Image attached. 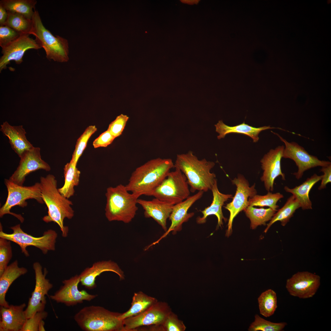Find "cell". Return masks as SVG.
<instances>
[{
    "label": "cell",
    "instance_id": "cell-27",
    "mask_svg": "<svg viewBox=\"0 0 331 331\" xmlns=\"http://www.w3.org/2000/svg\"><path fill=\"white\" fill-rule=\"evenodd\" d=\"M322 175L315 173L307 178L301 184L293 188L285 186L284 190L291 193L299 202L300 207L303 210L312 209V203L309 197V192L313 186L321 180Z\"/></svg>",
    "mask_w": 331,
    "mask_h": 331
},
{
    "label": "cell",
    "instance_id": "cell-31",
    "mask_svg": "<svg viewBox=\"0 0 331 331\" xmlns=\"http://www.w3.org/2000/svg\"><path fill=\"white\" fill-rule=\"evenodd\" d=\"M37 3L35 0H1L0 5L7 11L15 12L32 19Z\"/></svg>",
    "mask_w": 331,
    "mask_h": 331
},
{
    "label": "cell",
    "instance_id": "cell-17",
    "mask_svg": "<svg viewBox=\"0 0 331 331\" xmlns=\"http://www.w3.org/2000/svg\"><path fill=\"white\" fill-rule=\"evenodd\" d=\"M284 148V146L282 145L271 149L261 160L263 171L261 180L264 182L265 189L268 192L273 191L274 181L277 177L281 176L282 180H286L281 164Z\"/></svg>",
    "mask_w": 331,
    "mask_h": 331
},
{
    "label": "cell",
    "instance_id": "cell-37",
    "mask_svg": "<svg viewBox=\"0 0 331 331\" xmlns=\"http://www.w3.org/2000/svg\"><path fill=\"white\" fill-rule=\"evenodd\" d=\"M254 321L249 326V331H280L283 330L287 324L285 322L274 323L267 321L256 314Z\"/></svg>",
    "mask_w": 331,
    "mask_h": 331
},
{
    "label": "cell",
    "instance_id": "cell-20",
    "mask_svg": "<svg viewBox=\"0 0 331 331\" xmlns=\"http://www.w3.org/2000/svg\"><path fill=\"white\" fill-rule=\"evenodd\" d=\"M111 272L116 274L120 280H124V272L117 263L111 260L102 261L94 263L92 265L86 268L79 275L81 284L88 289L95 288L96 278L102 273Z\"/></svg>",
    "mask_w": 331,
    "mask_h": 331
},
{
    "label": "cell",
    "instance_id": "cell-16",
    "mask_svg": "<svg viewBox=\"0 0 331 331\" xmlns=\"http://www.w3.org/2000/svg\"><path fill=\"white\" fill-rule=\"evenodd\" d=\"M320 285V277L308 272H298L287 280L286 287L290 294L300 299L312 297Z\"/></svg>",
    "mask_w": 331,
    "mask_h": 331
},
{
    "label": "cell",
    "instance_id": "cell-35",
    "mask_svg": "<svg viewBox=\"0 0 331 331\" xmlns=\"http://www.w3.org/2000/svg\"><path fill=\"white\" fill-rule=\"evenodd\" d=\"M283 197V195L280 192L273 193L269 192L264 195L256 194L249 198L248 205L253 207H268L276 211L279 207L277 204V203Z\"/></svg>",
    "mask_w": 331,
    "mask_h": 331
},
{
    "label": "cell",
    "instance_id": "cell-24",
    "mask_svg": "<svg viewBox=\"0 0 331 331\" xmlns=\"http://www.w3.org/2000/svg\"><path fill=\"white\" fill-rule=\"evenodd\" d=\"M213 195L212 203L209 206L206 207L201 211L203 216L198 217L196 222L199 224L205 223L207 217L211 215H215L217 217L218 223L217 227H222L223 225V220L226 221V219L224 216L222 210V207L224 203L229 199L233 198L232 195L223 194L219 192L217 186L216 179L211 190Z\"/></svg>",
    "mask_w": 331,
    "mask_h": 331
},
{
    "label": "cell",
    "instance_id": "cell-34",
    "mask_svg": "<svg viewBox=\"0 0 331 331\" xmlns=\"http://www.w3.org/2000/svg\"><path fill=\"white\" fill-rule=\"evenodd\" d=\"M260 314L266 317H269L274 313L277 307L276 292L269 289L262 293L258 299Z\"/></svg>",
    "mask_w": 331,
    "mask_h": 331
},
{
    "label": "cell",
    "instance_id": "cell-41",
    "mask_svg": "<svg viewBox=\"0 0 331 331\" xmlns=\"http://www.w3.org/2000/svg\"><path fill=\"white\" fill-rule=\"evenodd\" d=\"M129 117L121 114L109 124L107 130L115 138L120 136L122 133Z\"/></svg>",
    "mask_w": 331,
    "mask_h": 331
},
{
    "label": "cell",
    "instance_id": "cell-47",
    "mask_svg": "<svg viewBox=\"0 0 331 331\" xmlns=\"http://www.w3.org/2000/svg\"><path fill=\"white\" fill-rule=\"evenodd\" d=\"M181 1L184 3L191 4L196 3L198 2V0H182Z\"/></svg>",
    "mask_w": 331,
    "mask_h": 331
},
{
    "label": "cell",
    "instance_id": "cell-18",
    "mask_svg": "<svg viewBox=\"0 0 331 331\" xmlns=\"http://www.w3.org/2000/svg\"><path fill=\"white\" fill-rule=\"evenodd\" d=\"M29 35H21L15 40L2 48V55L0 59V72L6 68L7 65L11 61H14L18 64L21 63L24 54L28 50H37L41 48L36 40L30 38Z\"/></svg>",
    "mask_w": 331,
    "mask_h": 331
},
{
    "label": "cell",
    "instance_id": "cell-28",
    "mask_svg": "<svg viewBox=\"0 0 331 331\" xmlns=\"http://www.w3.org/2000/svg\"><path fill=\"white\" fill-rule=\"evenodd\" d=\"M158 301L156 298L149 296L143 291L135 292L132 297L130 308L127 311L121 313L119 318L123 320L127 318L138 315Z\"/></svg>",
    "mask_w": 331,
    "mask_h": 331
},
{
    "label": "cell",
    "instance_id": "cell-36",
    "mask_svg": "<svg viewBox=\"0 0 331 331\" xmlns=\"http://www.w3.org/2000/svg\"><path fill=\"white\" fill-rule=\"evenodd\" d=\"M97 130L95 126H89L86 128L77 139L75 148L70 160L76 165H77L79 158L86 148L89 139Z\"/></svg>",
    "mask_w": 331,
    "mask_h": 331
},
{
    "label": "cell",
    "instance_id": "cell-2",
    "mask_svg": "<svg viewBox=\"0 0 331 331\" xmlns=\"http://www.w3.org/2000/svg\"><path fill=\"white\" fill-rule=\"evenodd\" d=\"M174 164L170 158L151 159L136 168L125 185L129 192L140 196L147 194L166 177Z\"/></svg>",
    "mask_w": 331,
    "mask_h": 331
},
{
    "label": "cell",
    "instance_id": "cell-19",
    "mask_svg": "<svg viewBox=\"0 0 331 331\" xmlns=\"http://www.w3.org/2000/svg\"><path fill=\"white\" fill-rule=\"evenodd\" d=\"M204 193L202 191H198L195 194L189 196L184 201L174 204L169 218L171 221L170 227L158 240L150 245L146 247L147 249H148L153 245L158 243L171 231H172L173 233L174 234L180 230L183 223L187 221L194 215L193 212L188 213V210L196 201L202 197Z\"/></svg>",
    "mask_w": 331,
    "mask_h": 331
},
{
    "label": "cell",
    "instance_id": "cell-33",
    "mask_svg": "<svg viewBox=\"0 0 331 331\" xmlns=\"http://www.w3.org/2000/svg\"><path fill=\"white\" fill-rule=\"evenodd\" d=\"M7 11L8 17L5 25L13 29L21 35L29 34L32 26V19L15 12Z\"/></svg>",
    "mask_w": 331,
    "mask_h": 331
},
{
    "label": "cell",
    "instance_id": "cell-22",
    "mask_svg": "<svg viewBox=\"0 0 331 331\" xmlns=\"http://www.w3.org/2000/svg\"><path fill=\"white\" fill-rule=\"evenodd\" d=\"M137 203L144 209L145 217L152 218L166 231L167 220L170 216L174 205L155 198L150 200L138 199Z\"/></svg>",
    "mask_w": 331,
    "mask_h": 331
},
{
    "label": "cell",
    "instance_id": "cell-9",
    "mask_svg": "<svg viewBox=\"0 0 331 331\" xmlns=\"http://www.w3.org/2000/svg\"><path fill=\"white\" fill-rule=\"evenodd\" d=\"M4 183L8 191V195L5 204L0 208V217L2 218L6 214H10L16 217L21 223L24 220L20 214L10 211L12 208L16 206L22 207H26L28 203L26 200L34 199L40 204L44 202L42 197L40 182L29 186L19 185L5 179Z\"/></svg>",
    "mask_w": 331,
    "mask_h": 331
},
{
    "label": "cell",
    "instance_id": "cell-13",
    "mask_svg": "<svg viewBox=\"0 0 331 331\" xmlns=\"http://www.w3.org/2000/svg\"><path fill=\"white\" fill-rule=\"evenodd\" d=\"M232 182L236 186V192L232 201L224 206L230 213L226 233V236L227 237L232 233V223L235 217L249 206V198L256 195L257 193L255 184L250 187L248 181L241 174H238L237 177L232 180Z\"/></svg>",
    "mask_w": 331,
    "mask_h": 331
},
{
    "label": "cell",
    "instance_id": "cell-42",
    "mask_svg": "<svg viewBox=\"0 0 331 331\" xmlns=\"http://www.w3.org/2000/svg\"><path fill=\"white\" fill-rule=\"evenodd\" d=\"M47 312L43 311L38 312L31 318L27 319L21 331H38L40 321L46 318Z\"/></svg>",
    "mask_w": 331,
    "mask_h": 331
},
{
    "label": "cell",
    "instance_id": "cell-40",
    "mask_svg": "<svg viewBox=\"0 0 331 331\" xmlns=\"http://www.w3.org/2000/svg\"><path fill=\"white\" fill-rule=\"evenodd\" d=\"M21 35L7 26H0V46L2 48L6 47Z\"/></svg>",
    "mask_w": 331,
    "mask_h": 331
},
{
    "label": "cell",
    "instance_id": "cell-30",
    "mask_svg": "<svg viewBox=\"0 0 331 331\" xmlns=\"http://www.w3.org/2000/svg\"><path fill=\"white\" fill-rule=\"evenodd\" d=\"M300 207L299 202L295 197L292 195L290 196L284 205L274 214L264 232L266 233L271 226L277 221H280L282 226H285L293 216L296 210Z\"/></svg>",
    "mask_w": 331,
    "mask_h": 331
},
{
    "label": "cell",
    "instance_id": "cell-29",
    "mask_svg": "<svg viewBox=\"0 0 331 331\" xmlns=\"http://www.w3.org/2000/svg\"><path fill=\"white\" fill-rule=\"evenodd\" d=\"M76 165L70 160L65 166L64 184L62 187L58 188L61 194L67 199L74 195V187L78 185L79 183L81 172L77 168Z\"/></svg>",
    "mask_w": 331,
    "mask_h": 331
},
{
    "label": "cell",
    "instance_id": "cell-45",
    "mask_svg": "<svg viewBox=\"0 0 331 331\" xmlns=\"http://www.w3.org/2000/svg\"><path fill=\"white\" fill-rule=\"evenodd\" d=\"M8 17L7 10L0 5V26H5Z\"/></svg>",
    "mask_w": 331,
    "mask_h": 331
},
{
    "label": "cell",
    "instance_id": "cell-15",
    "mask_svg": "<svg viewBox=\"0 0 331 331\" xmlns=\"http://www.w3.org/2000/svg\"><path fill=\"white\" fill-rule=\"evenodd\" d=\"M80 282L79 275H76L62 281L63 285L50 298L57 303H63L67 306L90 301L95 298L97 295H91L84 290L80 291L78 285Z\"/></svg>",
    "mask_w": 331,
    "mask_h": 331
},
{
    "label": "cell",
    "instance_id": "cell-5",
    "mask_svg": "<svg viewBox=\"0 0 331 331\" xmlns=\"http://www.w3.org/2000/svg\"><path fill=\"white\" fill-rule=\"evenodd\" d=\"M121 313L110 311L101 306H90L80 310L74 315L75 321L86 331H124Z\"/></svg>",
    "mask_w": 331,
    "mask_h": 331
},
{
    "label": "cell",
    "instance_id": "cell-38",
    "mask_svg": "<svg viewBox=\"0 0 331 331\" xmlns=\"http://www.w3.org/2000/svg\"><path fill=\"white\" fill-rule=\"evenodd\" d=\"M186 328L183 322L172 312L163 323L158 326V331H184Z\"/></svg>",
    "mask_w": 331,
    "mask_h": 331
},
{
    "label": "cell",
    "instance_id": "cell-1",
    "mask_svg": "<svg viewBox=\"0 0 331 331\" xmlns=\"http://www.w3.org/2000/svg\"><path fill=\"white\" fill-rule=\"evenodd\" d=\"M40 185L42 199L48 209V215L44 216V221L57 223L63 237L67 236L69 228L64 224L65 218L71 219L74 215L71 206L72 202L63 196L57 188V181L54 175L49 174L40 178Z\"/></svg>",
    "mask_w": 331,
    "mask_h": 331
},
{
    "label": "cell",
    "instance_id": "cell-3",
    "mask_svg": "<svg viewBox=\"0 0 331 331\" xmlns=\"http://www.w3.org/2000/svg\"><path fill=\"white\" fill-rule=\"evenodd\" d=\"M215 163L206 159H198L192 151L178 154L174 168L179 169L186 177L190 191L207 192L211 189L216 179V175L211 172Z\"/></svg>",
    "mask_w": 331,
    "mask_h": 331
},
{
    "label": "cell",
    "instance_id": "cell-7",
    "mask_svg": "<svg viewBox=\"0 0 331 331\" xmlns=\"http://www.w3.org/2000/svg\"><path fill=\"white\" fill-rule=\"evenodd\" d=\"M170 172L166 177L146 195L174 205L190 196V190L185 175L178 169Z\"/></svg>",
    "mask_w": 331,
    "mask_h": 331
},
{
    "label": "cell",
    "instance_id": "cell-39",
    "mask_svg": "<svg viewBox=\"0 0 331 331\" xmlns=\"http://www.w3.org/2000/svg\"><path fill=\"white\" fill-rule=\"evenodd\" d=\"M12 257L11 241L0 238V276L8 266Z\"/></svg>",
    "mask_w": 331,
    "mask_h": 331
},
{
    "label": "cell",
    "instance_id": "cell-44",
    "mask_svg": "<svg viewBox=\"0 0 331 331\" xmlns=\"http://www.w3.org/2000/svg\"><path fill=\"white\" fill-rule=\"evenodd\" d=\"M320 171L323 173V175H322L321 185L318 188L319 190L325 188L327 184L331 182V164L322 167Z\"/></svg>",
    "mask_w": 331,
    "mask_h": 331
},
{
    "label": "cell",
    "instance_id": "cell-10",
    "mask_svg": "<svg viewBox=\"0 0 331 331\" xmlns=\"http://www.w3.org/2000/svg\"><path fill=\"white\" fill-rule=\"evenodd\" d=\"M276 135L284 144L282 158L293 160L298 168L293 173L298 180L301 178L306 171L317 166H325L331 164L328 161L321 160L317 157L309 154L304 148L294 142H288L279 134Z\"/></svg>",
    "mask_w": 331,
    "mask_h": 331
},
{
    "label": "cell",
    "instance_id": "cell-32",
    "mask_svg": "<svg viewBox=\"0 0 331 331\" xmlns=\"http://www.w3.org/2000/svg\"><path fill=\"white\" fill-rule=\"evenodd\" d=\"M245 215L250 221V228L254 229L258 226L265 225L270 221L276 211L270 208H257L249 206L244 210Z\"/></svg>",
    "mask_w": 331,
    "mask_h": 331
},
{
    "label": "cell",
    "instance_id": "cell-8",
    "mask_svg": "<svg viewBox=\"0 0 331 331\" xmlns=\"http://www.w3.org/2000/svg\"><path fill=\"white\" fill-rule=\"evenodd\" d=\"M0 238H4L18 245L21 252L26 257L29 256L26 249L29 246H33L39 249L44 254L48 251H54L58 234L54 230L49 229L44 233L42 236L36 237L24 232L20 224L10 227L13 233L8 234L3 231L2 224H0Z\"/></svg>",
    "mask_w": 331,
    "mask_h": 331
},
{
    "label": "cell",
    "instance_id": "cell-4",
    "mask_svg": "<svg viewBox=\"0 0 331 331\" xmlns=\"http://www.w3.org/2000/svg\"><path fill=\"white\" fill-rule=\"evenodd\" d=\"M129 192L125 185L121 184L107 188L105 214L108 221L128 223L134 219L138 209L137 200L140 196Z\"/></svg>",
    "mask_w": 331,
    "mask_h": 331
},
{
    "label": "cell",
    "instance_id": "cell-21",
    "mask_svg": "<svg viewBox=\"0 0 331 331\" xmlns=\"http://www.w3.org/2000/svg\"><path fill=\"white\" fill-rule=\"evenodd\" d=\"M25 303L0 308V331H21L27 319Z\"/></svg>",
    "mask_w": 331,
    "mask_h": 331
},
{
    "label": "cell",
    "instance_id": "cell-46",
    "mask_svg": "<svg viewBox=\"0 0 331 331\" xmlns=\"http://www.w3.org/2000/svg\"><path fill=\"white\" fill-rule=\"evenodd\" d=\"M43 320H41L40 323L38 326V331H44L45 330L44 328L45 322Z\"/></svg>",
    "mask_w": 331,
    "mask_h": 331
},
{
    "label": "cell",
    "instance_id": "cell-25",
    "mask_svg": "<svg viewBox=\"0 0 331 331\" xmlns=\"http://www.w3.org/2000/svg\"><path fill=\"white\" fill-rule=\"evenodd\" d=\"M216 131L218 134L217 136L218 139L224 138L226 135L230 133H237L247 135L256 143L259 140V134L262 131L268 129L278 128L286 131L280 128L271 127L270 126H264L256 127L246 124L242 123L234 126H230L225 124L222 120H219L215 125Z\"/></svg>",
    "mask_w": 331,
    "mask_h": 331
},
{
    "label": "cell",
    "instance_id": "cell-23",
    "mask_svg": "<svg viewBox=\"0 0 331 331\" xmlns=\"http://www.w3.org/2000/svg\"><path fill=\"white\" fill-rule=\"evenodd\" d=\"M0 131L8 138L12 148L20 158L34 147L27 139L22 125L13 126L5 121L1 125Z\"/></svg>",
    "mask_w": 331,
    "mask_h": 331
},
{
    "label": "cell",
    "instance_id": "cell-6",
    "mask_svg": "<svg viewBox=\"0 0 331 331\" xmlns=\"http://www.w3.org/2000/svg\"><path fill=\"white\" fill-rule=\"evenodd\" d=\"M34 11L29 34L35 37V40L44 49L48 59L61 63L67 62L69 60L67 40L59 36H54L44 25L38 12L35 9Z\"/></svg>",
    "mask_w": 331,
    "mask_h": 331
},
{
    "label": "cell",
    "instance_id": "cell-11",
    "mask_svg": "<svg viewBox=\"0 0 331 331\" xmlns=\"http://www.w3.org/2000/svg\"><path fill=\"white\" fill-rule=\"evenodd\" d=\"M33 268L35 274V285L25 310L27 319L37 312L44 310L46 303L45 295H48L49 291L53 287L49 280L46 278L48 271L46 268L43 272L42 265L37 262L33 264Z\"/></svg>",
    "mask_w": 331,
    "mask_h": 331
},
{
    "label": "cell",
    "instance_id": "cell-26",
    "mask_svg": "<svg viewBox=\"0 0 331 331\" xmlns=\"http://www.w3.org/2000/svg\"><path fill=\"white\" fill-rule=\"evenodd\" d=\"M28 272L26 268L20 267L18 261L15 260L8 265L2 274L0 276V305L8 307L9 306L6 299V295L8 289L16 279Z\"/></svg>",
    "mask_w": 331,
    "mask_h": 331
},
{
    "label": "cell",
    "instance_id": "cell-14",
    "mask_svg": "<svg viewBox=\"0 0 331 331\" xmlns=\"http://www.w3.org/2000/svg\"><path fill=\"white\" fill-rule=\"evenodd\" d=\"M39 147H33L25 151L21 157L19 165L9 180L19 185L23 186L26 177L32 172L39 169L49 171L51 168L42 160Z\"/></svg>",
    "mask_w": 331,
    "mask_h": 331
},
{
    "label": "cell",
    "instance_id": "cell-12",
    "mask_svg": "<svg viewBox=\"0 0 331 331\" xmlns=\"http://www.w3.org/2000/svg\"><path fill=\"white\" fill-rule=\"evenodd\" d=\"M172 312L167 303L158 301L142 313L123 320L124 331H135L142 326L161 325Z\"/></svg>",
    "mask_w": 331,
    "mask_h": 331
},
{
    "label": "cell",
    "instance_id": "cell-43",
    "mask_svg": "<svg viewBox=\"0 0 331 331\" xmlns=\"http://www.w3.org/2000/svg\"><path fill=\"white\" fill-rule=\"evenodd\" d=\"M115 138L108 130L101 134L93 142L95 148L106 147L110 144Z\"/></svg>",
    "mask_w": 331,
    "mask_h": 331
}]
</instances>
